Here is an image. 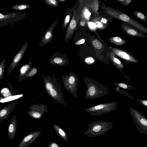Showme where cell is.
Here are the masks:
<instances>
[{
    "label": "cell",
    "mask_w": 147,
    "mask_h": 147,
    "mask_svg": "<svg viewBox=\"0 0 147 147\" xmlns=\"http://www.w3.org/2000/svg\"><path fill=\"white\" fill-rule=\"evenodd\" d=\"M88 25L89 28L91 29H94L96 27L95 24L92 22H89Z\"/></svg>",
    "instance_id": "obj_34"
},
{
    "label": "cell",
    "mask_w": 147,
    "mask_h": 147,
    "mask_svg": "<svg viewBox=\"0 0 147 147\" xmlns=\"http://www.w3.org/2000/svg\"><path fill=\"white\" fill-rule=\"evenodd\" d=\"M17 121L16 116L14 115L12 118L8 128V138L11 140L14 139L16 132Z\"/></svg>",
    "instance_id": "obj_16"
},
{
    "label": "cell",
    "mask_w": 147,
    "mask_h": 147,
    "mask_svg": "<svg viewBox=\"0 0 147 147\" xmlns=\"http://www.w3.org/2000/svg\"><path fill=\"white\" fill-rule=\"evenodd\" d=\"M117 18L120 20L132 25L147 33V28L146 27L133 20L127 15L123 13L119 14Z\"/></svg>",
    "instance_id": "obj_14"
},
{
    "label": "cell",
    "mask_w": 147,
    "mask_h": 147,
    "mask_svg": "<svg viewBox=\"0 0 147 147\" xmlns=\"http://www.w3.org/2000/svg\"><path fill=\"white\" fill-rule=\"evenodd\" d=\"M131 0H124V1H125V4L126 5L128 4L131 1Z\"/></svg>",
    "instance_id": "obj_40"
},
{
    "label": "cell",
    "mask_w": 147,
    "mask_h": 147,
    "mask_svg": "<svg viewBox=\"0 0 147 147\" xmlns=\"http://www.w3.org/2000/svg\"><path fill=\"white\" fill-rule=\"evenodd\" d=\"M47 147H59V146L57 143L52 141L49 143Z\"/></svg>",
    "instance_id": "obj_33"
},
{
    "label": "cell",
    "mask_w": 147,
    "mask_h": 147,
    "mask_svg": "<svg viewBox=\"0 0 147 147\" xmlns=\"http://www.w3.org/2000/svg\"><path fill=\"white\" fill-rule=\"evenodd\" d=\"M37 72V71L36 68L35 67H33L30 71L26 74V77L27 78L34 76L36 74Z\"/></svg>",
    "instance_id": "obj_28"
},
{
    "label": "cell",
    "mask_w": 147,
    "mask_h": 147,
    "mask_svg": "<svg viewBox=\"0 0 147 147\" xmlns=\"http://www.w3.org/2000/svg\"><path fill=\"white\" fill-rule=\"evenodd\" d=\"M31 66V64H28L24 65L20 67L18 77L19 82L27 78L26 74Z\"/></svg>",
    "instance_id": "obj_17"
},
{
    "label": "cell",
    "mask_w": 147,
    "mask_h": 147,
    "mask_svg": "<svg viewBox=\"0 0 147 147\" xmlns=\"http://www.w3.org/2000/svg\"><path fill=\"white\" fill-rule=\"evenodd\" d=\"M118 102H113L99 104L87 108L85 112L90 115L97 116L111 112L116 109Z\"/></svg>",
    "instance_id": "obj_4"
},
{
    "label": "cell",
    "mask_w": 147,
    "mask_h": 147,
    "mask_svg": "<svg viewBox=\"0 0 147 147\" xmlns=\"http://www.w3.org/2000/svg\"><path fill=\"white\" fill-rule=\"evenodd\" d=\"M135 100L144 106L146 107H147V101L146 100H139L138 99H136Z\"/></svg>",
    "instance_id": "obj_32"
},
{
    "label": "cell",
    "mask_w": 147,
    "mask_h": 147,
    "mask_svg": "<svg viewBox=\"0 0 147 147\" xmlns=\"http://www.w3.org/2000/svg\"><path fill=\"white\" fill-rule=\"evenodd\" d=\"M114 84L118 87L125 89L131 90L134 88L133 86L125 83L115 82L114 83Z\"/></svg>",
    "instance_id": "obj_23"
},
{
    "label": "cell",
    "mask_w": 147,
    "mask_h": 147,
    "mask_svg": "<svg viewBox=\"0 0 147 147\" xmlns=\"http://www.w3.org/2000/svg\"><path fill=\"white\" fill-rule=\"evenodd\" d=\"M18 102H10L7 105L0 110V121L7 119L16 107Z\"/></svg>",
    "instance_id": "obj_13"
},
{
    "label": "cell",
    "mask_w": 147,
    "mask_h": 147,
    "mask_svg": "<svg viewBox=\"0 0 147 147\" xmlns=\"http://www.w3.org/2000/svg\"><path fill=\"white\" fill-rule=\"evenodd\" d=\"M31 5L27 4H21L15 5L9 8V9L17 10H22L30 7Z\"/></svg>",
    "instance_id": "obj_21"
},
{
    "label": "cell",
    "mask_w": 147,
    "mask_h": 147,
    "mask_svg": "<svg viewBox=\"0 0 147 147\" xmlns=\"http://www.w3.org/2000/svg\"><path fill=\"white\" fill-rule=\"evenodd\" d=\"M112 50L116 55L123 59L131 63H138V61L127 53L121 50L113 49Z\"/></svg>",
    "instance_id": "obj_15"
},
{
    "label": "cell",
    "mask_w": 147,
    "mask_h": 147,
    "mask_svg": "<svg viewBox=\"0 0 147 147\" xmlns=\"http://www.w3.org/2000/svg\"><path fill=\"white\" fill-rule=\"evenodd\" d=\"M73 15L66 31L65 38V42L69 41L71 38L74 32L77 28L79 16L74 9H73Z\"/></svg>",
    "instance_id": "obj_9"
},
{
    "label": "cell",
    "mask_w": 147,
    "mask_h": 147,
    "mask_svg": "<svg viewBox=\"0 0 147 147\" xmlns=\"http://www.w3.org/2000/svg\"><path fill=\"white\" fill-rule=\"evenodd\" d=\"M137 15L139 18L142 20L144 19L145 18V16L142 13L140 12L137 13Z\"/></svg>",
    "instance_id": "obj_35"
},
{
    "label": "cell",
    "mask_w": 147,
    "mask_h": 147,
    "mask_svg": "<svg viewBox=\"0 0 147 147\" xmlns=\"http://www.w3.org/2000/svg\"><path fill=\"white\" fill-rule=\"evenodd\" d=\"M84 80L87 88L85 94L86 99L98 98L110 93L108 88L92 78L85 77Z\"/></svg>",
    "instance_id": "obj_1"
},
{
    "label": "cell",
    "mask_w": 147,
    "mask_h": 147,
    "mask_svg": "<svg viewBox=\"0 0 147 147\" xmlns=\"http://www.w3.org/2000/svg\"><path fill=\"white\" fill-rule=\"evenodd\" d=\"M70 14H69L66 16L63 25V29H65V28L67 24L69 22L70 20Z\"/></svg>",
    "instance_id": "obj_29"
},
{
    "label": "cell",
    "mask_w": 147,
    "mask_h": 147,
    "mask_svg": "<svg viewBox=\"0 0 147 147\" xmlns=\"http://www.w3.org/2000/svg\"><path fill=\"white\" fill-rule=\"evenodd\" d=\"M44 2L47 4L55 7H57L59 5L58 1L56 0H46Z\"/></svg>",
    "instance_id": "obj_25"
},
{
    "label": "cell",
    "mask_w": 147,
    "mask_h": 147,
    "mask_svg": "<svg viewBox=\"0 0 147 147\" xmlns=\"http://www.w3.org/2000/svg\"><path fill=\"white\" fill-rule=\"evenodd\" d=\"M41 131H32L26 135L17 147H27L30 145L41 134Z\"/></svg>",
    "instance_id": "obj_11"
},
{
    "label": "cell",
    "mask_w": 147,
    "mask_h": 147,
    "mask_svg": "<svg viewBox=\"0 0 147 147\" xmlns=\"http://www.w3.org/2000/svg\"><path fill=\"white\" fill-rule=\"evenodd\" d=\"M102 23L103 24H106L107 22V20L105 18H103L101 21Z\"/></svg>",
    "instance_id": "obj_38"
},
{
    "label": "cell",
    "mask_w": 147,
    "mask_h": 147,
    "mask_svg": "<svg viewBox=\"0 0 147 147\" xmlns=\"http://www.w3.org/2000/svg\"><path fill=\"white\" fill-rule=\"evenodd\" d=\"M53 126L56 133L64 140L68 142L67 135L65 131L56 124H53Z\"/></svg>",
    "instance_id": "obj_19"
},
{
    "label": "cell",
    "mask_w": 147,
    "mask_h": 147,
    "mask_svg": "<svg viewBox=\"0 0 147 147\" xmlns=\"http://www.w3.org/2000/svg\"><path fill=\"white\" fill-rule=\"evenodd\" d=\"M95 24L96 27L98 28L101 27L103 25L102 23L98 21L96 22Z\"/></svg>",
    "instance_id": "obj_37"
},
{
    "label": "cell",
    "mask_w": 147,
    "mask_h": 147,
    "mask_svg": "<svg viewBox=\"0 0 147 147\" xmlns=\"http://www.w3.org/2000/svg\"><path fill=\"white\" fill-rule=\"evenodd\" d=\"M109 40L112 43L118 45H122L126 42L125 41L117 36L111 38Z\"/></svg>",
    "instance_id": "obj_22"
},
{
    "label": "cell",
    "mask_w": 147,
    "mask_h": 147,
    "mask_svg": "<svg viewBox=\"0 0 147 147\" xmlns=\"http://www.w3.org/2000/svg\"><path fill=\"white\" fill-rule=\"evenodd\" d=\"M92 45L96 49H100L102 47V44L101 42L97 39L94 40L92 42Z\"/></svg>",
    "instance_id": "obj_27"
},
{
    "label": "cell",
    "mask_w": 147,
    "mask_h": 147,
    "mask_svg": "<svg viewBox=\"0 0 147 147\" xmlns=\"http://www.w3.org/2000/svg\"><path fill=\"white\" fill-rule=\"evenodd\" d=\"M28 45V42H26L16 55L7 69L8 73H11L20 61L27 49Z\"/></svg>",
    "instance_id": "obj_10"
},
{
    "label": "cell",
    "mask_w": 147,
    "mask_h": 147,
    "mask_svg": "<svg viewBox=\"0 0 147 147\" xmlns=\"http://www.w3.org/2000/svg\"><path fill=\"white\" fill-rule=\"evenodd\" d=\"M59 1H62V2H63V1H65V0H59Z\"/></svg>",
    "instance_id": "obj_41"
},
{
    "label": "cell",
    "mask_w": 147,
    "mask_h": 147,
    "mask_svg": "<svg viewBox=\"0 0 147 147\" xmlns=\"http://www.w3.org/2000/svg\"><path fill=\"white\" fill-rule=\"evenodd\" d=\"M122 27L124 30L129 35L133 36L143 37L142 34L136 30L124 25L122 26Z\"/></svg>",
    "instance_id": "obj_20"
},
{
    "label": "cell",
    "mask_w": 147,
    "mask_h": 147,
    "mask_svg": "<svg viewBox=\"0 0 147 147\" xmlns=\"http://www.w3.org/2000/svg\"><path fill=\"white\" fill-rule=\"evenodd\" d=\"M57 20H55L46 31L40 43V46H44L51 41L53 36V30L57 26Z\"/></svg>",
    "instance_id": "obj_12"
},
{
    "label": "cell",
    "mask_w": 147,
    "mask_h": 147,
    "mask_svg": "<svg viewBox=\"0 0 147 147\" xmlns=\"http://www.w3.org/2000/svg\"><path fill=\"white\" fill-rule=\"evenodd\" d=\"M129 111L138 131L141 133L147 135L146 117L133 107H130Z\"/></svg>",
    "instance_id": "obj_5"
},
{
    "label": "cell",
    "mask_w": 147,
    "mask_h": 147,
    "mask_svg": "<svg viewBox=\"0 0 147 147\" xmlns=\"http://www.w3.org/2000/svg\"><path fill=\"white\" fill-rule=\"evenodd\" d=\"M42 77L44 81L45 90L49 95L56 101L65 105L63 93L61 85L58 83L55 76H46Z\"/></svg>",
    "instance_id": "obj_2"
},
{
    "label": "cell",
    "mask_w": 147,
    "mask_h": 147,
    "mask_svg": "<svg viewBox=\"0 0 147 147\" xmlns=\"http://www.w3.org/2000/svg\"><path fill=\"white\" fill-rule=\"evenodd\" d=\"M30 110L27 113L31 118L36 119H41L43 114L48 112L47 107L42 104L36 103L30 105L29 107Z\"/></svg>",
    "instance_id": "obj_8"
},
{
    "label": "cell",
    "mask_w": 147,
    "mask_h": 147,
    "mask_svg": "<svg viewBox=\"0 0 147 147\" xmlns=\"http://www.w3.org/2000/svg\"><path fill=\"white\" fill-rule=\"evenodd\" d=\"M25 15L24 13L21 12H14L4 14L0 12V27L20 21L24 18Z\"/></svg>",
    "instance_id": "obj_7"
},
{
    "label": "cell",
    "mask_w": 147,
    "mask_h": 147,
    "mask_svg": "<svg viewBox=\"0 0 147 147\" xmlns=\"http://www.w3.org/2000/svg\"><path fill=\"white\" fill-rule=\"evenodd\" d=\"M85 39H81L77 41L76 43L75 44L77 45H80L84 43L85 42Z\"/></svg>",
    "instance_id": "obj_36"
},
{
    "label": "cell",
    "mask_w": 147,
    "mask_h": 147,
    "mask_svg": "<svg viewBox=\"0 0 147 147\" xmlns=\"http://www.w3.org/2000/svg\"><path fill=\"white\" fill-rule=\"evenodd\" d=\"M6 60L4 59L0 63V80L3 78L5 71Z\"/></svg>",
    "instance_id": "obj_24"
},
{
    "label": "cell",
    "mask_w": 147,
    "mask_h": 147,
    "mask_svg": "<svg viewBox=\"0 0 147 147\" xmlns=\"http://www.w3.org/2000/svg\"><path fill=\"white\" fill-rule=\"evenodd\" d=\"M49 62L53 65L58 66H64L68 63V62L64 58L56 57L49 60Z\"/></svg>",
    "instance_id": "obj_18"
},
{
    "label": "cell",
    "mask_w": 147,
    "mask_h": 147,
    "mask_svg": "<svg viewBox=\"0 0 147 147\" xmlns=\"http://www.w3.org/2000/svg\"><path fill=\"white\" fill-rule=\"evenodd\" d=\"M113 124L106 121H93L88 125V127L84 134L90 137L103 135L113 128Z\"/></svg>",
    "instance_id": "obj_3"
},
{
    "label": "cell",
    "mask_w": 147,
    "mask_h": 147,
    "mask_svg": "<svg viewBox=\"0 0 147 147\" xmlns=\"http://www.w3.org/2000/svg\"><path fill=\"white\" fill-rule=\"evenodd\" d=\"M85 24V22L83 21H82L80 22V24L82 26H84Z\"/></svg>",
    "instance_id": "obj_39"
},
{
    "label": "cell",
    "mask_w": 147,
    "mask_h": 147,
    "mask_svg": "<svg viewBox=\"0 0 147 147\" xmlns=\"http://www.w3.org/2000/svg\"><path fill=\"white\" fill-rule=\"evenodd\" d=\"M84 61L87 64H90L94 63L95 60L92 57H88L85 59Z\"/></svg>",
    "instance_id": "obj_31"
},
{
    "label": "cell",
    "mask_w": 147,
    "mask_h": 147,
    "mask_svg": "<svg viewBox=\"0 0 147 147\" xmlns=\"http://www.w3.org/2000/svg\"><path fill=\"white\" fill-rule=\"evenodd\" d=\"M64 86L66 90L75 97H77L78 78L76 74L71 72L68 75L62 76Z\"/></svg>",
    "instance_id": "obj_6"
},
{
    "label": "cell",
    "mask_w": 147,
    "mask_h": 147,
    "mask_svg": "<svg viewBox=\"0 0 147 147\" xmlns=\"http://www.w3.org/2000/svg\"><path fill=\"white\" fill-rule=\"evenodd\" d=\"M83 16L86 19H88L91 14V13L87 9L84 10L82 12Z\"/></svg>",
    "instance_id": "obj_30"
},
{
    "label": "cell",
    "mask_w": 147,
    "mask_h": 147,
    "mask_svg": "<svg viewBox=\"0 0 147 147\" xmlns=\"http://www.w3.org/2000/svg\"><path fill=\"white\" fill-rule=\"evenodd\" d=\"M115 90L117 91L119 93H120L125 95L130 99H131L133 100H135V99L134 98H133L127 92L124 90H121L119 89V87H117V88L115 89Z\"/></svg>",
    "instance_id": "obj_26"
}]
</instances>
